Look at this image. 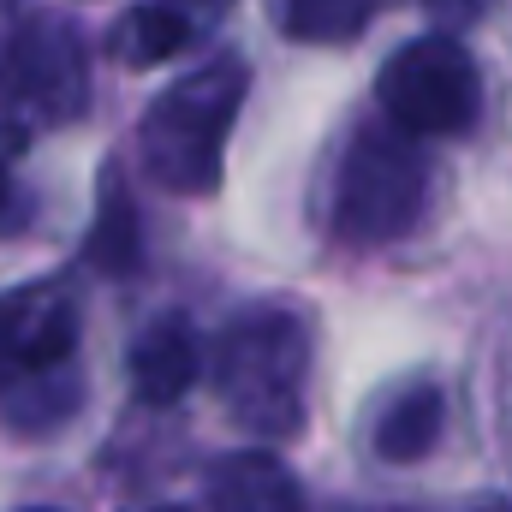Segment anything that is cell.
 Here are the masks:
<instances>
[{"label": "cell", "instance_id": "1", "mask_svg": "<svg viewBox=\"0 0 512 512\" xmlns=\"http://www.w3.org/2000/svg\"><path fill=\"white\" fill-rule=\"evenodd\" d=\"M209 382L221 411L256 441H286L304 429L310 382V328L286 304H256L233 316L209 352Z\"/></svg>", "mask_w": 512, "mask_h": 512}, {"label": "cell", "instance_id": "2", "mask_svg": "<svg viewBox=\"0 0 512 512\" xmlns=\"http://www.w3.org/2000/svg\"><path fill=\"white\" fill-rule=\"evenodd\" d=\"M245 66L239 60H209L191 78H179L173 90H161L137 126V155L143 173L161 191L179 197H203L221 185V155H227V131L245 108Z\"/></svg>", "mask_w": 512, "mask_h": 512}, {"label": "cell", "instance_id": "3", "mask_svg": "<svg viewBox=\"0 0 512 512\" xmlns=\"http://www.w3.org/2000/svg\"><path fill=\"white\" fill-rule=\"evenodd\" d=\"M423 185L429 173H423V155L411 149V131L364 126L334 173L328 221L346 245H387L411 233V221L423 215Z\"/></svg>", "mask_w": 512, "mask_h": 512}, {"label": "cell", "instance_id": "4", "mask_svg": "<svg viewBox=\"0 0 512 512\" xmlns=\"http://www.w3.org/2000/svg\"><path fill=\"white\" fill-rule=\"evenodd\" d=\"M382 114L411 137H453L477 120V66L453 36H417L387 54L376 78Z\"/></svg>", "mask_w": 512, "mask_h": 512}, {"label": "cell", "instance_id": "5", "mask_svg": "<svg viewBox=\"0 0 512 512\" xmlns=\"http://www.w3.org/2000/svg\"><path fill=\"white\" fill-rule=\"evenodd\" d=\"M0 96L36 120H72L84 108V48L60 18H24L0 42Z\"/></svg>", "mask_w": 512, "mask_h": 512}, {"label": "cell", "instance_id": "6", "mask_svg": "<svg viewBox=\"0 0 512 512\" xmlns=\"http://www.w3.org/2000/svg\"><path fill=\"white\" fill-rule=\"evenodd\" d=\"M78 346V304L60 280L0 292V387L60 370Z\"/></svg>", "mask_w": 512, "mask_h": 512}, {"label": "cell", "instance_id": "7", "mask_svg": "<svg viewBox=\"0 0 512 512\" xmlns=\"http://www.w3.org/2000/svg\"><path fill=\"white\" fill-rule=\"evenodd\" d=\"M126 376H131V393L143 405H179L197 376H203V346L191 334L185 316H155L126 352Z\"/></svg>", "mask_w": 512, "mask_h": 512}, {"label": "cell", "instance_id": "8", "mask_svg": "<svg viewBox=\"0 0 512 512\" xmlns=\"http://www.w3.org/2000/svg\"><path fill=\"white\" fill-rule=\"evenodd\" d=\"M209 512H304V489L274 453L245 447L209 465Z\"/></svg>", "mask_w": 512, "mask_h": 512}, {"label": "cell", "instance_id": "9", "mask_svg": "<svg viewBox=\"0 0 512 512\" xmlns=\"http://www.w3.org/2000/svg\"><path fill=\"white\" fill-rule=\"evenodd\" d=\"M441 429H447V399H441V387L411 382L376 411V423H370V447H376L382 465H417V459L435 453Z\"/></svg>", "mask_w": 512, "mask_h": 512}, {"label": "cell", "instance_id": "10", "mask_svg": "<svg viewBox=\"0 0 512 512\" xmlns=\"http://www.w3.org/2000/svg\"><path fill=\"white\" fill-rule=\"evenodd\" d=\"M84 256L102 268V274H131L137 256H143V233H137V203H131V185L120 167H102V191H96V227H90V245Z\"/></svg>", "mask_w": 512, "mask_h": 512}, {"label": "cell", "instance_id": "11", "mask_svg": "<svg viewBox=\"0 0 512 512\" xmlns=\"http://www.w3.org/2000/svg\"><path fill=\"white\" fill-rule=\"evenodd\" d=\"M185 42H191L185 12H173V6H161V0L126 6L120 24H114V54H120V66H131V72H149V66L173 60Z\"/></svg>", "mask_w": 512, "mask_h": 512}, {"label": "cell", "instance_id": "12", "mask_svg": "<svg viewBox=\"0 0 512 512\" xmlns=\"http://www.w3.org/2000/svg\"><path fill=\"white\" fill-rule=\"evenodd\" d=\"M72 411H78V376H66V364L12 382L6 387V405H0L6 429H18V435H54Z\"/></svg>", "mask_w": 512, "mask_h": 512}, {"label": "cell", "instance_id": "13", "mask_svg": "<svg viewBox=\"0 0 512 512\" xmlns=\"http://www.w3.org/2000/svg\"><path fill=\"white\" fill-rule=\"evenodd\" d=\"M376 0H280V18L304 42H346L370 24Z\"/></svg>", "mask_w": 512, "mask_h": 512}, {"label": "cell", "instance_id": "14", "mask_svg": "<svg viewBox=\"0 0 512 512\" xmlns=\"http://www.w3.org/2000/svg\"><path fill=\"white\" fill-rule=\"evenodd\" d=\"M483 6H489V0H423V12L447 24V36H453L459 24H477V18H483Z\"/></svg>", "mask_w": 512, "mask_h": 512}, {"label": "cell", "instance_id": "15", "mask_svg": "<svg viewBox=\"0 0 512 512\" xmlns=\"http://www.w3.org/2000/svg\"><path fill=\"white\" fill-rule=\"evenodd\" d=\"M24 155V131H0V215H6V179H12V161Z\"/></svg>", "mask_w": 512, "mask_h": 512}, {"label": "cell", "instance_id": "16", "mask_svg": "<svg viewBox=\"0 0 512 512\" xmlns=\"http://www.w3.org/2000/svg\"><path fill=\"white\" fill-rule=\"evenodd\" d=\"M471 512H512V501H483V507H471Z\"/></svg>", "mask_w": 512, "mask_h": 512}, {"label": "cell", "instance_id": "17", "mask_svg": "<svg viewBox=\"0 0 512 512\" xmlns=\"http://www.w3.org/2000/svg\"><path fill=\"white\" fill-rule=\"evenodd\" d=\"M137 512H191V507H137Z\"/></svg>", "mask_w": 512, "mask_h": 512}, {"label": "cell", "instance_id": "18", "mask_svg": "<svg viewBox=\"0 0 512 512\" xmlns=\"http://www.w3.org/2000/svg\"><path fill=\"white\" fill-rule=\"evenodd\" d=\"M24 512H54V507H24Z\"/></svg>", "mask_w": 512, "mask_h": 512}]
</instances>
